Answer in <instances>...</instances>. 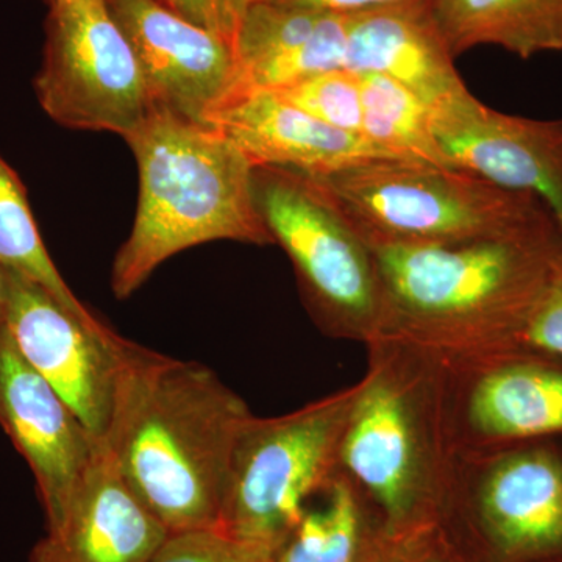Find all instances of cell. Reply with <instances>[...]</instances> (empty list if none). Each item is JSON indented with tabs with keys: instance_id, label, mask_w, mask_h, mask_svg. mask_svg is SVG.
I'll list each match as a JSON object with an SVG mask.
<instances>
[{
	"instance_id": "23",
	"label": "cell",
	"mask_w": 562,
	"mask_h": 562,
	"mask_svg": "<svg viewBox=\"0 0 562 562\" xmlns=\"http://www.w3.org/2000/svg\"><path fill=\"white\" fill-rule=\"evenodd\" d=\"M273 92L331 127L362 136L361 81L349 69L321 74Z\"/></svg>"
},
{
	"instance_id": "18",
	"label": "cell",
	"mask_w": 562,
	"mask_h": 562,
	"mask_svg": "<svg viewBox=\"0 0 562 562\" xmlns=\"http://www.w3.org/2000/svg\"><path fill=\"white\" fill-rule=\"evenodd\" d=\"M349 14L257 0L233 38L250 88L281 91L321 74L346 69Z\"/></svg>"
},
{
	"instance_id": "4",
	"label": "cell",
	"mask_w": 562,
	"mask_h": 562,
	"mask_svg": "<svg viewBox=\"0 0 562 562\" xmlns=\"http://www.w3.org/2000/svg\"><path fill=\"white\" fill-rule=\"evenodd\" d=\"M127 140L138 166L135 222L111 268L131 297L173 255L213 241L272 246L254 190L257 166L214 125L155 109Z\"/></svg>"
},
{
	"instance_id": "2",
	"label": "cell",
	"mask_w": 562,
	"mask_h": 562,
	"mask_svg": "<svg viewBox=\"0 0 562 562\" xmlns=\"http://www.w3.org/2000/svg\"><path fill=\"white\" fill-rule=\"evenodd\" d=\"M366 244L383 288L380 339L452 360L520 346L552 280L562 232L550 220L505 238Z\"/></svg>"
},
{
	"instance_id": "13",
	"label": "cell",
	"mask_w": 562,
	"mask_h": 562,
	"mask_svg": "<svg viewBox=\"0 0 562 562\" xmlns=\"http://www.w3.org/2000/svg\"><path fill=\"white\" fill-rule=\"evenodd\" d=\"M431 125L452 168L535 198L562 232V120L502 113L468 92L432 110Z\"/></svg>"
},
{
	"instance_id": "27",
	"label": "cell",
	"mask_w": 562,
	"mask_h": 562,
	"mask_svg": "<svg viewBox=\"0 0 562 562\" xmlns=\"http://www.w3.org/2000/svg\"><path fill=\"white\" fill-rule=\"evenodd\" d=\"M279 5L297 9L327 11L336 14H357L362 11L383 9L398 3L419 2V0H268Z\"/></svg>"
},
{
	"instance_id": "8",
	"label": "cell",
	"mask_w": 562,
	"mask_h": 562,
	"mask_svg": "<svg viewBox=\"0 0 562 562\" xmlns=\"http://www.w3.org/2000/svg\"><path fill=\"white\" fill-rule=\"evenodd\" d=\"M439 527L468 562H562V438L461 452Z\"/></svg>"
},
{
	"instance_id": "1",
	"label": "cell",
	"mask_w": 562,
	"mask_h": 562,
	"mask_svg": "<svg viewBox=\"0 0 562 562\" xmlns=\"http://www.w3.org/2000/svg\"><path fill=\"white\" fill-rule=\"evenodd\" d=\"M247 403L210 368L124 339L103 446L171 535L220 525Z\"/></svg>"
},
{
	"instance_id": "5",
	"label": "cell",
	"mask_w": 562,
	"mask_h": 562,
	"mask_svg": "<svg viewBox=\"0 0 562 562\" xmlns=\"http://www.w3.org/2000/svg\"><path fill=\"white\" fill-rule=\"evenodd\" d=\"M312 179L366 243L480 241L553 220L530 195L428 162L379 158Z\"/></svg>"
},
{
	"instance_id": "30",
	"label": "cell",
	"mask_w": 562,
	"mask_h": 562,
	"mask_svg": "<svg viewBox=\"0 0 562 562\" xmlns=\"http://www.w3.org/2000/svg\"><path fill=\"white\" fill-rule=\"evenodd\" d=\"M7 294H9V280L7 269L0 265V335L5 330Z\"/></svg>"
},
{
	"instance_id": "11",
	"label": "cell",
	"mask_w": 562,
	"mask_h": 562,
	"mask_svg": "<svg viewBox=\"0 0 562 562\" xmlns=\"http://www.w3.org/2000/svg\"><path fill=\"white\" fill-rule=\"evenodd\" d=\"M7 280L5 328L11 341L103 446L113 419L125 338L88 327L20 273L7 269Z\"/></svg>"
},
{
	"instance_id": "3",
	"label": "cell",
	"mask_w": 562,
	"mask_h": 562,
	"mask_svg": "<svg viewBox=\"0 0 562 562\" xmlns=\"http://www.w3.org/2000/svg\"><path fill=\"white\" fill-rule=\"evenodd\" d=\"M366 349L336 473L395 541L441 522L460 449L442 361L391 339Z\"/></svg>"
},
{
	"instance_id": "6",
	"label": "cell",
	"mask_w": 562,
	"mask_h": 562,
	"mask_svg": "<svg viewBox=\"0 0 562 562\" xmlns=\"http://www.w3.org/2000/svg\"><path fill=\"white\" fill-rule=\"evenodd\" d=\"M254 190L316 327L328 338L366 347L379 341L384 297L375 260L327 192L305 173L273 166L255 168Z\"/></svg>"
},
{
	"instance_id": "16",
	"label": "cell",
	"mask_w": 562,
	"mask_h": 562,
	"mask_svg": "<svg viewBox=\"0 0 562 562\" xmlns=\"http://www.w3.org/2000/svg\"><path fill=\"white\" fill-rule=\"evenodd\" d=\"M213 125L255 166L291 169L308 177L395 158L364 136L331 127L277 92L260 88H247L236 95L216 114Z\"/></svg>"
},
{
	"instance_id": "12",
	"label": "cell",
	"mask_w": 562,
	"mask_h": 562,
	"mask_svg": "<svg viewBox=\"0 0 562 562\" xmlns=\"http://www.w3.org/2000/svg\"><path fill=\"white\" fill-rule=\"evenodd\" d=\"M131 43L155 109L213 125L249 87L231 40L173 13L160 0H105Z\"/></svg>"
},
{
	"instance_id": "29",
	"label": "cell",
	"mask_w": 562,
	"mask_h": 562,
	"mask_svg": "<svg viewBox=\"0 0 562 562\" xmlns=\"http://www.w3.org/2000/svg\"><path fill=\"white\" fill-rule=\"evenodd\" d=\"M214 2H216L222 32L233 43L239 22H241L251 3L257 2V0H214Z\"/></svg>"
},
{
	"instance_id": "20",
	"label": "cell",
	"mask_w": 562,
	"mask_h": 562,
	"mask_svg": "<svg viewBox=\"0 0 562 562\" xmlns=\"http://www.w3.org/2000/svg\"><path fill=\"white\" fill-rule=\"evenodd\" d=\"M322 501L308 506L272 562H379L387 539L353 487L336 473Z\"/></svg>"
},
{
	"instance_id": "22",
	"label": "cell",
	"mask_w": 562,
	"mask_h": 562,
	"mask_svg": "<svg viewBox=\"0 0 562 562\" xmlns=\"http://www.w3.org/2000/svg\"><path fill=\"white\" fill-rule=\"evenodd\" d=\"M362 91V136L398 160L452 168L435 138L431 110L397 81L358 74Z\"/></svg>"
},
{
	"instance_id": "14",
	"label": "cell",
	"mask_w": 562,
	"mask_h": 562,
	"mask_svg": "<svg viewBox=\"0 0 562 562\" xmlns=\"http://www.w3.org/2000/svg\"><path fill=\"white\" fill-rule=\"evenodd\" d=\"M0 427L35 476L47 532L57 530L99 443L60 395L0 335Z\"/></svg>"
},
{
	"instance_id": "7",
	"label": "cell",
	"mask_w": 562,
	"mask_h": 562,
	"mask_svg": "<svg viewBox=\"0 0 562 562\" xmlns=\"http://www.w3.org/2000/svg\"><path fill=\"white\" fill-rule=\"evenodd\" d=\"M361 384L277 417L251 416L233 450L220 528L280 549L338 472L344 431Z\"/></svg>"
},
{
	"instance_id": "17",
	"label": "cell",
	"mask_w": 562,
	"mask_h": 562,
	"mask_svg": "<svg viewBox=\"0 0 562 562\" xmlns=\"http://www.w3.org/2000/svg\"><path fill=\"white\" fill-rule=\"evenodd\" d=\"M431 0L349 14L346 69L397 81L436 110L468 94Z\"/></svg>"
},
{
	"instance_id": "10",
	"label": "cell",
	"mask_w": 562,
	"mask_h": 562,
	"mask_svg": "<svg viewBox=\"0 0 562 562\" xmlns=\"http://www.w3.org/2000/svg\"><path fill=\"white\" fill-rule=\"evenodd\" d=\"M441 361L460 453L562 438V355L516 346Z\"/></svg>"
},
{
	"instance_id": "26",
	"label": "cell",
	"mask_w": 562,
	"mask_h": 562,
	"mask_svg": "<svg viewBox=\"0 0 562 562\" xmlns=\"http://www.w3.org/2000/svg\"><path fill=\"white\" fill-rule=\"evenodd\" d=\"M379 562H468L441 527L387 541Z\"/></svg>"
},
{
	"instance_id": "19",
	"label": "cell",
	"mask_w": 562,
	"mask_h": 562,
	"mask_svg": "<svg viewBox=\"0 0 562 562\" xmlns=\"http://www.w3.org/2000/svg\"><path fill=\"white\" fill-rule=\"evenodd\" d=\"M453 57L495 46L528 60L562 52V0H431Z\"/></svg>"
},
{
	"instance_id": "28",
	"label": "cell",
	"mask_w": 562,
	"mask_h": 562,
	"mask_svg": "<svg viewBox=\"0 0 562 562\" xmlns=\"http://www.w3.org/2000/svg\"><path fill=\"white\" fill-rule=\"evenodd\" d=\"M160 2L165 3L173 13L183 16L184 20L194 22V24L209 29L211 32L224 35L214 0H160Z\"/></svg>"
},
{
	"instance_id": "21",
	"label": "cell",
	"mask_w": 562,
	"mask_h": 562,
	"mask_svg": "<svg viewBox=\"0 0 562 562\" xmlns=\"http://www.w3.org/2000/svg\"><path fill=\"white\" fill-rule=\"evenodd\" d=\"M0 265L43 288L63 308L99 331H110L105 322L77 299L52 260L27 190L20 176L0 157Z\"/></svg>"
},
{
	"instance_id": "24",
	"label": "cell",
	"mask_w": 562,
	"mask_h": 562,
	"mask_svg": "<svg viewBox=\"0 0 562 562\" xmlns=\"http://www.w3.org/2000/svg\"><path fill=\"white\" fill-rule=\"evenodd\" d=\"M277 550L209 528L169 535L149 562H272Z\"/></svg>"
},
{
	"instance_id": "9",
	"label": "cell",
	"mask_w": 562,
	"mask_h": 562,
	"mask_svg": "<svg viewBox=\"0 0 562 562\" xmlns=\"http://www.w3.org/2000/svg\"><path fill=\"white\" fill-rule=\"evenodd\" d=\"M41 109L70 131L128 138L155 110L143 72L105 0H46Z\"/></svg>"
},
{
	"instance_id": "15",
	"label": "cell",
	"mask_w": 562,
	"mask_h": 562,
	"mask_svg": "<svg viewBox=\"0 0 562 562\" xmlns=\"http://www.w3.org/2000/svg\"><path fill=\"white\" fill-rule=\"evenodd\" d=\"M169 535L101 446L60 527L36 543L29 562H149Z\"/></svg>"
},
{
	"instance_id": "25",
	"label": "cell",
	"mask_w": 562,
	"mask_h": 562,
	"mask_svg": "<svg viewBox=\"0 0 562 562\" xmlns=\"http://www.w3.org/2000/svg\"><path fill=\"white\" fill-rule=\"evenodd\" d=\"M520 346L562 355V251L554 261L552 280L532 314Z\"/></svg>"
}]
</instances>
